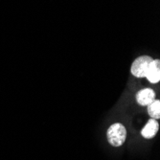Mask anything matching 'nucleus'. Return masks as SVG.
I'll return each instance as SVG.
<instances>
[{
    "mask_svg": "<svg viewBox=\"0 0 160 160\" xmlns=\"http://www.w3.org/2000/svg\"><path fill=\"white\" fill-rule=\"evenodd\" d=\"M146 78L152 83H157L160 81V61L152 60L147 72Z\"/></svg>",
    "mask_w": 160,
    "mask_h": 160,
    "instance_id": "nucleus-4",
    "label": "nucleus"
},
{
    "mask_svg": "<svg viewBox=\"0 0 160 160\" xmlns=\"http://www.w3.org/2000/svg\"><path fill=\"white\" fill-rule=\"evenodd\" d=\"M148 112L152 119L160 118V102H159V100H154L152 103H151L148 106Z\"/></svg>",
    "mask_w": 160,
    "mask_h": 160,
    "instance_id": "nucleus-6",
    "label": "nucleus"
},
{
    "mask_svg": "<svg viewBox=\"0 0 160 160\" xmlns=\"http://www.w3.org/2000/svg\"><path fill=\"white\" fill-rule=\"evenodd\" d=\"M152 62V59L149 56L139 57L133 62L130 71L132 74L137 78H146L147 72L149 70L150 64Z\"/></svg>",
    "mask_w": 160,
    "mask_h": 160,
    "instance_id": "nucleus-2",
    "label": "nucleus"
},
{
    "mask_svg": "<svg viewBox=\"0 0 160 160\" xmlns=\"http://www.w3.org/2000/svg\"><path fill=\"white\" fill-rule=\"evenodd\" d=\"M108 140L113 147H120L125 143L127 138V129L120 123L113 124L108 129Z\"/></svg>",
    "mask_w": 160,
    "mask_h": 160,
    "instance_id": "nucleus-1",
    "label": "nucleus"
},
{
    "mask_svg": "<svg viewBox=\"0 0 160 160\" xmlns=\"http://www.w3.org/2000/svg\"><path fill=\"white\" fill-rule=\"evenodd\" d=\"M137 103L140 106L148 107L151 103L155 100V93L151 88H145L140 90L136 95Z\"/></svg>",
    "mask_w": 160,
    "mask_h": 160,
    "instance_id": "nucleus-3",
    "label": "nucleus"
},
{
    "mask_svg": "<svg viewBox=\"0 0 160 160\" xmlns=\"http://www.w3.org/2000/svg\"><path fill=\"white\" fill-rule=\"evenodd\" d=\"M158 128H159V126H158L157 121L155 119H151L146 124V126L143 128L142 132H141V134H142V136L144 138L151 139V138L155 136V134L158 132Z\"/></svg>",
    "mask_w": 160,
    "mask_h": 160,
    "instance_id": "nucleus-5",
    "label": "nucleus"
}]
</instances>
